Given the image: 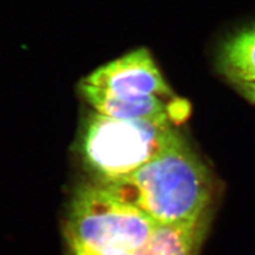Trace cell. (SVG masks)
Wrapping results in <instances>:
<instances>
[{"mask_svg":"<svg viewBox=\"0 0 255 255\" xmlns=\"http://www.w3.org/2000/svg\"><path fill=\"white\" fill-rule=\"evenodd\" d=\"M99 184L157 225L200 216L209 210L213 191L209 170L183 138L133 173Z\"/></svg>","mask_w":255,"mask_h":255,"instance_id":"6da1fadb","label":"cell"},{"mask_svg":"<svg viewBox=\"0 0 255 255\" xmlns=\"http://www.w3.org/2000/svg\"><path fill=\"white\" fill-rule=\"evenodd\" d=\"M157 225L147 214L97 184L77 189L69 206L65 236L71 252L134 253Z\"/></svg>","mask_w":255,"mask_h":255,"instance_id":"7a4b0ae2","label":"cell"},{"mask_svg":"<svg viewBox=\"0 0 255 255\" xmlns=\"http://www.w3.org/2000/svg\"><path fill=\"white\" fill-rule=\"evenodd\" d=\"M182 138L171 122L128 121L92 113L80 138L85 166L99 181L129 175Z\"/></svg>","mask_w":255,"mask_h":255,"instance_id":"3957f363","label":"cell"},{"mask_svg":"<svg viewBox=\"0 0 255 255\" xmlns=\"http://www.w3.org/2000/svg\"><path fill=\"white\" fill-rule=\"evenodd\" d=\"M81 82L126 97H172V91L152 55L139 48L96 68Z\"/></svg>","mask_w":255,"mask_h":255,"instance_id":"277c9868","label":"cell"},{"mask_svg":"<svg viewBox=\"0 0 255 255\" xmlns=\"http://www.w3.org/2000/svg\"><path fill=\"white\" fill-rule=\"evenodd\" d=\"M80 94L96 113L117 119L173 123V109L165 98L158 96L126 97L81 82Z\"/></svg>","mask_w":255,"mask_h":255,"instance_id":"5b68a950","label":"cell"},{"mask_svg":"<svg viewBox=\"0 0 255 255\" xmlns=\"http://www.w3.org/2000/svg\"><path fill=\"white\" fill-rule=\"evenodd\" d=\"M209 223V210L194 219L156 225L137 255H198Z\"/></svg>","mask_w":255,"mask_h":255,"instance_id":"8992f818","label":"cell"},{"mask_svg":"<svg viewBox=\"0 0 255 255\" xmlns=\"http://www.w3.org/2000/svg\"><path fill=\"white\" fill-rule=\"evenodd\" d=\"M220 69L238 83L255 82V27L245 29L223 45Z\"/></svg>","mask_w":255,"mask_h":255,"instance_id":"52a82bcc","label":"cell"},{"mask_svg":"<svg viewBox=\"0 0 255 255\" xmlns=\"http://www.w3.org/2000/svg\"><path fill=\"white\" fill-rule=\"evenodd\" d=\"M238 90L245 98L255 105V82L252 83H238Z\"/></svg>","mask_w":255,"mask_h":255,"instance_id":"ba28073f","label":"cell"},{"mask_svg":"<svg viewBox=\"0 0 255 255\" xmlns=\"http://www.w3.org/2000/svg\"><path fill=\"white\" fill-rule=\"evenodd\" d=\"M73 255H101V254H91L83 252H73ZM107 255H137L136 253H122V254H107Z\"/></svg>","mask_w":255,"mask_h":255,"instance_id":"9c48e42d","label":"cell"}]
</instances>
